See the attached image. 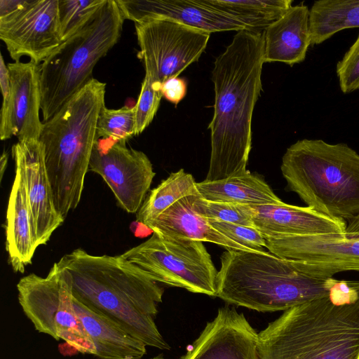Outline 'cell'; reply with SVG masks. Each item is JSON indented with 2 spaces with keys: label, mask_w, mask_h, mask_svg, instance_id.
<instances>
[{
  "label": "cell",
  "mask_w": 359,
  "mask_h": 359,
  "mask_svg": "<svg viewBox=\"0 0 359 359\" xmlns=\"http://www.w3.org/2000/svg\"><path fill=\"white\" fill-rule=\"evenodd\" d=\"M121 255L156 282L216 295L218 271L202 241L153 232L148 240Z\"/></svg>",
  "instance_id": "cell-9"
},
{
  "label": "cell",
  "mask_w": 359,
  "mask_h": 359,
  "mask_svg": "<svg viewBox=\"0 0 359 359\" xmlns=\"http://www.w3.org/2000/svg\"><path fill=\"white\" fill-rule=\"evenodd\" d=\"M135 105L118 109H101L96 128L97 138L126 141L135 136Z\"/></svg>",
  "instance_id": "cell-27"
},
{
  "label": "cell",
  "mask_w": 359,
  "mask_h": 359,
  "mask_svg": "<svg viewBox=\"0 0 359 359\" xmlns=\"http://www.w3.org/2000/svg\"><path fill=\"white\" fill-rule=\"evenodd\" d=\"M145 76L162 86L196 62L206 48L210 34L163 19L135 23Z\"/></svg>",
  "instance_id": "cell-10"
},
{
  "label": "cell",
  "mask_w": 359,
  "mask_h": 359,
  "mask_svg": "<svg viewBox=\"0 0 359 359\" xmlns=\"http://www.w3.org/2000/svg\"><path fill=\"white\" fill-rule=\"evenodd\" d=\"M194 177L184 169L171 173L153 189L137 212V222L147 226L182 198L200 195Z\"/></svg>",
  "instance_id": "cell-25"
},
{
  "label": "cell",
  "mask_w": 359,
  "mask_h": 359,
  "mask_svg": "<svg viewBox=\"0 0 359 359\" xmlns=\"http://www.w3.org/2000/svg\"><path fill=\"white\" fill-rule=\"evenodd\" d=\"M89 170L100 175L127 212L139 210L156 175L142 151L126 146V141L97 138Z\"/></svg>",
  "instance_id": "cell-12"
},
{
  "label": "cell",
  "mask_w": 359,
  "mask_h": 359,
  "mask_svg": "<svg viewBox=\"0 0 359 359\" xmlns=\"http://www.w3.org/2000/svg\"><path fill=\"white\" fill-rule=\"evenodd\" d=\"M259 341L243 313L225 306L180 359H262Z\"/></svg>",
  "instance_id": "cell-16"
},
{
  "label": "cell",
  "mask_w": 359,
  "mask_h": 359,
  "mask_svg": "<svg viewBox=\"0 0 359 359\" xmlns=\"http://www.w3.org/2000/svg\"><path fill=\"white\" fill-rule=\"evenodd\" d=\"M59 0H23L14 11L0 17V39L11 57L22 56L40 65L62 43Z\"/></svg>",
  "instance_id": "cell-13"
},
{
  "label": "cell",
  "mask_w": 359,
  "mask_h": 359,
  "mask_svg": "<svg viewBox=\"0 0 359 359\" xmlns=\"http://www.w3.org/2000/svg\"><path fill=\"white\" fill-rule=\"evenodd\" d=\"M12 154L24 174L37 245H45L64 219L55 207L42 146L39 140L18 141Z\"/></svg>",
  "instance_id": "cell-17"
},
{
  "label": "cell",
  "mask_w": 359,
  "mask_h": 359,
  "mask_svg": "<svg viewBox=\"0 0 359 359\" xmlns=\"http://www.w3.org/2000/svg\"><path fill=\"white\" fill-rule=\"evenodd\" d=\"M15 178L9 196L6 222V250L16 273L32 263L38 245L28 201L24 174L15 161Z\"/></svg>",
  "instance_id": "cell-19"
},
{
  "label": "cell",
  "mask_w": 359,
  "mask_h": 359,
  "mask_svg": "<svg viewBox=\"0 0 359 359\" xmlns=\"http://www.w3.org/2000/svg\"><path fill=\"white\" fill-rule=\"evenodd\" d=\"M264 238L271 253L294 260L313 274L333 277L339 272L359 271V231Z\"/></svg>",
  "instance_id": "cell-11"
},
{
  "label": "cell",
  "mask_w": 359,
  "mask_h": 359,
  "mask_svg": "<svg viewBox=\"0 0 359 359\" xmlns=\"http://www.w3.org/2000/svg\"><path fill=\"white\" fill-rule=\"evenodd\" d=\"M23 0H0V17L16 10Z\"/></svg>",
  "instance_id": "cell-34"
},
{
  "label": "cell",
  "mask_w": 359,
  "mask_h": 359,
  "mask_svg": "<svg viewBox=\"0 0 359 359\" xmlns=\"http://www.w3.org/2000/svg\"><path fill=\"white\" fill-rule=\"evenodd\" d=\"M58 263L69 272L78 300L147 346L170 350L154 321L163 289L149 274L121 255H93L81 248Z\"/></svg>",
  "instance_id": "cell-2"
},
{
  "label": "cell",
  "mask_w": 359,
  "mask_h": 359,
  "mask_svg": "<svg viewBox=\"0 0 359 359\" xmlns=\"http://www.w3.org/2000/svg\"><path fill=\"white\" fill-rule=\"evenodd\" d=\"M194 210L201 216L222 222L255 227L250 205L215 202L196 196Z\"/></svg>",
  "instance_id": "cell-29"
},
{
  "label": "cell",
  "mask_w": 359,
  "mask_h": 359,
  "mask_svg": "<svg viewBox=\"0 0 359 359\" xmlns=\"http://www.w3.org/2000/svg\"><path fill=\"white\" fill-rule=\"evenodd\" d=\"M259 339L262 359H359V281L285 311Z\"/></svg>",
  "instance_id": "cell-3"
},
{
  "label": "cell",
  "mask_w": 359,
  "mask_h": 359,
  "mask_svg": "<svg viewBox=\"0 0 359 359\" xmlns=\"http://www.w3.org/2000/svg\"><path fill=\"white\" fill-rule=\"evenodd\" d=\"M150 359H167V358H163L162 356L158 355V356H156V357H154L152 358H150Z\"/></svg>",
  "instance_id": "cell-35"
},
{
  "label": "cell",
  "mask_w": 359,
  "mask_h": 359,
  "mask_svg": "<svg viewBox=\"0 0 359 359\" xmlns=\"http://www.w3.org/2000/svg\"><path fill=\"white\" fill-rule=\"evenodd\" d=\"M200 196L205 200L250 205L278 204L283 201L259 176L248 172L217 182H196Z\"/></svg>",
  "instance_id": "cell-23"
},
{
  "label": "cell",
  "mask_w": 359,
  "mask_h": 359,
  "mask_svg": "<svg viewBox=\"0 0 359 359\" xmlns=\"http://www.w3.org/2000/svg\"><path fill=\"white\" fill-rule=\"evenodd\" d=\"M263 61L292 66L305 60L311 46L309 9L301 4L292 6L263 32Z\"/></svg>",
  "instance_id": "cell-20"
},
{
  "label": "cell",
  "mask_w": 359,
  "mask_h": 359,
  "mask_svg": "<svg viewBox=\"0 0 359 359\" xmlns=\"http://www.w3.org/2000/svg\"><path fill=\"white\" fill-rule=\"evenodd\" d=\"M125 20L135 23L163 19L208 33L250 31L241 20L223 12L210 0H116Z\"/></svg>",
  "instance_id": "cell-15"
},
{
  "label": "cell",
  "mask_w": 359,
  "mask_h": 359,
  "mask_svg": "<svg viewBox=\"0 0 359 359\" xmlns=\"http://www.w3.org/2000/svg\"><path fill=\"white\" fill-rule=\"evenodd\" d=\"M74 308L80 323L100 359H141L147 346L116 323L88 307L75 297Z\"/></svg>",
  "instance_id": "cell-21"
},
{
  "label": "cell",
  "mask_w": 359,
  "mask_h": 359,
  "mask_svg": "<svg viewBox=\"0 0 359 359\" xmlns=\"http://www.w3.org/2000/svg\"><path fill=\"white\" fill-rule=\"evenodd\" d=\"M280 169L287 189L306 206L346 222L359 215V154L348 144L297 140L286 149Z\"/></svg>",
  "instance_id": "cell-6"
},
{
  "label": "cell",
  "mask_w": 359,
  "mask_h": 359,
  "mask_svg": "<svg viewBox=\"0 0 359 359\" xmlns=\"http://www.w3.org/2000/svg\"><path fill=\"white\" fill-rule=\"evenodd\" d=\"M223 12L245 24L250 32H262L292 6V0H210Z\"/></svg>",
  "instance_id": "cell-26"
},
{
  "label": "cell",
  "mask_w": 359,
  "mask_h": 359,
  "mask_svg": "<svg viewBox=\"0 0 359 359\" xmlns=\"http://www.w3.org/2000/svg\"><path fill=\"white\" fill-rule=\"evenodd\" d=\"M255 227L263 236L344 233L346 222L316 212L308 206L282 202L251 205Z\"/></svg>",
  "instance_id": "cell-18"
},
{
  "label": "cell",
  "mask_w": 359,
  "mask_h": 359,
  "mask_svg": "<svg viewBox=\"0 0 359 359\" xmlns=\"http://www.w3.org/2000/svg\"><path fill=\"white\" fill-rule=\"evenodd\" d=\"M106 84L92 79L47 121L39 137L58 215L65 220L79 205L97 141V121Z\"/></svg>",
  "instance_id": "cell-5"
},
{
  "label": "cell",
  "mask_w": 359,
  "mask_h": 359,
  "mask_svg": "<svg viewBox=\"0 0 359 359\" xmlns=\"http://www.w3.org/2000/svg\"><path fill=\"white\" fill-rule=\"evenodd\" d=\"M196 196H187L175 203L146 226L163 235L210 242L227 250L250 251L214 229L193 208Z\"/></svg>",
  "instance_id": "cell-22"
},
{
  "label": "cell",
  "mask_w": 359,
  "mask_h": 359,
  "mask_svg": "<svg viewBox=\"0 0 359 359\" xmlns=\"http://www.w3.org/2000/svg\"><path fill=\"white\" fill-rule=\"evenodd\" d=\"M104 1L105 0H59L58 18L62 42L85 27Z\"/></svg>",
  "instance_id": "cell-28"
},
{
  "label": "cell",
  "mask_w": 359,
  "mask_h": 359,
  "mask_svg": "<svg viewBox=\"0 0 359 359\" xmlns=\"http://www.w3.org/2000/svg\"><path fill=\"white\" fill-rule=\"evenodd\" d=\"M359 27V0H319L309 9L311 45H318L336 33Z\"/></svg>",
  "instance_id": "cell-24"
},
{
  "label": "cell",
  "mask_w": 359,
  "mask_h": 359,
  "mask_svg": "<svg viewBox=\"0 0 359 359\" xmlns=\"http://www.w3.org/2000/svg\"><path fill=\"white\" fill-rule=\"evenodd\" d=\"M264 46L263 32L239 31L215 61L214 113L208 126L211 152L205 181L248 172L252 118L262 87Z\"/></svg>",
  "instance_id": "cell-1"
},
{
  "label": "cell",
  "mask_w": 359,
  "mask_h": 359,
  "mask_svg": "<svg viewBox=\"0 0 359 359\" xmlns=\"http://www.w3.org/2000/svg\"><path fill=\"white\" fill-rule=\"evenodd\" d=\"M219 232L252 252H265L264 236L256 228L205 218Z\"/></svg>",
  "instance_id": "cell-31"
},
{
  "label": "cell",
  "mask_w": 359,
  "mask_h": 359,
  "mask_svg": "<svg viewBox=\"0 0 359 359\" xmlns=\"http://www.w3.org/2000/svg\"><path fill=\"white\" fill-rule=\"evenodd\" d=\"M336 72L342 93L359 90V35L337 62Z\"/></svg>",
  "instance_id": "cell-32"
},
{
  "label": "cell",
  "mask_w": 359,
  "mask_h": 359,
  "mask_svg": "<svg viewBox=\"0 0 359 359\" xmlns=\"http://www.w3.org/2000/svg\"><path fill=\"white\" fill-rule=\"evenodd\" d=\"M11 93L3 97L1 109L0 138L13 136L18 141L39 140L43 122L39 118L41 107L39 65L32 61L7 65Z\"/></svg>",
  "instance_id": "cell-14"
},
{
  "label": "cell",
  "mask_w": 359,
  "mask_h": 359,
  "mask_svg": "<svg viewBox=\"0 0 359 359\" xmlns=\"http://www.w3.org/2000/svg\"><path fill=\"white\" fill-rule=\"evenodd\" d=\"M161 93L168 101L177 104L186 95L187 82L178 76L165 81L161 86Z\"/></svg>",
  "instance_id": "cell-33"
},
{
  "label": "cell",
  "mask_w": 359,
  "mask_h": 359,
  "mask_svg": "<svg viewBox=\"0 0 359 359\" xmlns=\"http://www.w3.org/2000/svg\"><path fill=\"white\" fill-rule=\"evenodd\" d=\"M19 304L36 330L62 339L83 354L95 355L94 346L76 314L69 272L54 263L46 277L30 273L17 284Z\"/></svg>",
  "instance_id": "cell-8"
},
{
  "label": "cell",
  "mask_w": 359,
  "mask_h": 359,
  "mask_svg": "<svg viewBox=\"0 0 359 359\" xmlns=\"http://www.w3.org/2000/svg\"><path fill=\"white\" fill-rule=\"evenodd\" d=\"M124 20L116 0H105L85 27L39 65L43 122L93 79L94 67L118 42Z\"/></svg>",
  "instance_id": "cell-7"
},
{
  "label": "cell",
  "mask_w": 359,
  "mask_h": 359,
  "mask_svg": "<svg viewBox=\"0 0 359 359\" xmlns=\"http://www.w3.org/2000/svg\"><path fill=\"white\" fill-rule=\"evenodd\" d=\"M220 260L215 297L259 312L287 311L330 296L341 282L313 274L270 252L227 250Z\"/></svg>",
  "instance_id": "cell-4"
},
{
  "label": "cell",
  "mask_w": 359,
  "mask_h": 359,
  "mask_svg": "<svg viewBox=\"0 0 359 359\" xmlns=\"http://www.w3.org/2000/svg\"><path fill=\"white\" fill-rule=\"evenodd\" d=\"M161 89V84L144 76L140 95L135 104V135L142 133L156 115L163 97Z\"/></svg>",
  "instance_id": "cell-30"
}]
</instances>
